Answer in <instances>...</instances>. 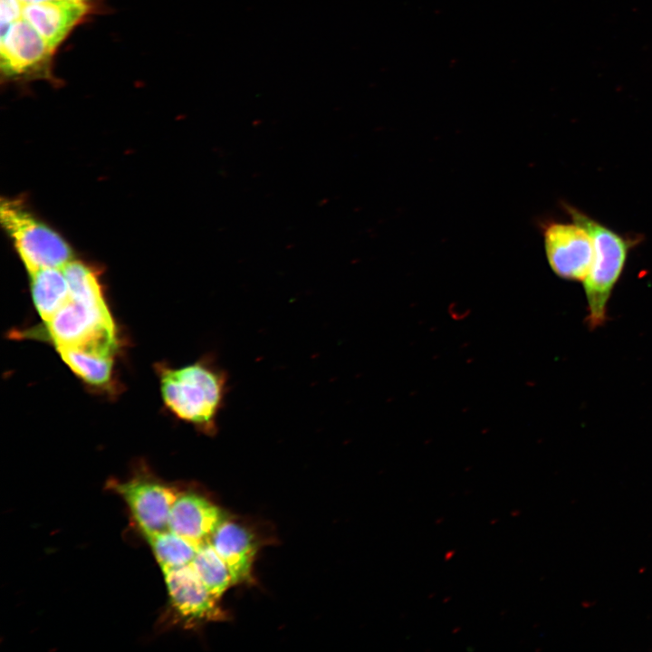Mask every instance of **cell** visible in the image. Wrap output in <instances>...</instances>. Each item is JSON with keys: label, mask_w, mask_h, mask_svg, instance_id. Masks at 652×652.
Wrapping results in <instances>:
<instances>
[{"label": "cell", "mask_w": 652, "mask_h": 652, "mask_svg": "<svg viewBox=\"0 0 652 652\" xmlns=\"http://www.w3.org/2000/svg\"><path fill=\"white\" fill-rule=\"evenodd\" d=\"M65 364L86 383L107 386L112 376L114 356L76 348H56Z\"/></svg>", "instance_id": "13"}, {"label": "cell", "mask_w": 652, "mask_h": 652, "mask_svg": "<svg viewBox=\"0 0 652 652\" xmlns=\"http://www.w3.org/2000/svg\"><path fill=\"white\" fill-rule=\"evenodd\" d=\"M21 0H0L1 26L8 25L23 17Z\"/></svg>", "instance_id": "16"}, {"label": "cell", "mask_w": 652, "mask_h": 652, "mask_svg": "<svg viewBox=\"0 0 652 652\" xmlns=\"http://www.w3.org/2000/svg\"><path fill=\"white\" fill-rule=\"evenodd\" d=\"M546 257L559 277L581 281L588 275L594 257V243L580 225L549 222L543 227Z\"/></svg>", "instance_id": "5"}, {"label": "cell", "mask_w": 652, "mask_h": 652, "mask_svg": "<svg viewBox=\"0 0 652 652\" xmlns=\"http://www.w3.org/2000/svg\"><path fill=\"white\" fill-rule=\"evenodd\" d=\"M160 391L167 408L206 435L217 431L228 390V375L212 355L180 368H160Z\"/></svg>", "instance_id": "1"}, {"label": "cell", "mask_w": 652, "mask_h": 652, "mask_svg": "<svg viewBox=\"0 0 652 652\" xmlns=\"http://www.w3.org/2000/svg\"><path fill=\"white\" fill-rule=\"evenodd\" d=\"M86 13V3L74 0L24 4L23 7V17L53 51Z\"/></svg>", "instance_id": "10"}, {"label": "cell", "mask_w": 652, "mask_h": 652, "mask_svg": "<svg viewBox=\"0 0 652 652\" xmlns=\"http://www.w3.org/2000/svg\"><path fill=\"white\" fill-rule=\"evenodd\" d=\"M224 520L222 511L203 496L181 494L172 505L168 530L200 546L210 541Z\"/></svg>", "instance_id": "9"}, {"label": "cell", "mask_w": 652, "mask_h": 652, "mask_svg": "<svg viewBox=\"0 0 652 652\" xmlns=\"http://www.w3.org/2000/svg\"><path fill=\"white\" fill-rule=\"evenodd\" d=\"M24 4H39L53 0H21Z\"/></svg>", "instance_id": "17"}, {"label": "cell", "mask_w": 652, "mask_h": 652, "mask_svg": "<svg viewBox=\"0 0 652 652\" xmlns=\"http://www.w3.org/2000/svg\"><path fill=\"white\" fill-rule=\"evenodd\" d=\"M191 566L206 588L217 599L233 585L226 564L209 542L200 545Z\"/></svg>", "instance_id": "15"}, {"label": "cell", "mask_w": 652, "mask_h": 652, "mask_svg": "<svg viewBox=\"0 0 652 652\" xmlns=\"http://www.w3.org/2000/svg\"><path fill=\"white\" fill-rule=\"evenodd\" d=\"M0 215L29 274L43 268L62 267L72 260V249L63 238L34 217L20 202H2Z\"/></svg>", "instance_id": "4"}, {"label": "cell", "mask_w": 652, "mask_h": 652, "mask_svg": "<svg viewBox=\"0 0 652 652\" xmlns=\"http://www.w3.org/2000/svg\"><path fill=\"white\" fill-rule=\"evenodd\" d=\"M146 538L162 570L191 564L200 547L170 530Z\"/></svg>", "instance_id": "14"}, {"label": "cell", "mask_w": 652, "mask_h": 652, "mask_svg": "<svg viewBox=\"0 0 652 652\" xmlns=\"http://www.w3.org/2000/svg\"><path fill=\"white\" fill-rule=\"evenodd\" d=\"M1 67L8 76L35 71L53 50L24 17L1 26Z\"/></svg>", "instance_id": "8"}, {"label": "cell", "mask_w": 652, "mask_h": 652, "mask_svg": "<svg viewBox=\"0 0 652 652\" xmlns=\"http://www.w3.org/2000/svg\"><path fill=\"white\" fill-rule=\"evenodd\" d=\"M74 1L82 2V3H86L87 0H74Z\"/></svg>", "instance_id": "18"}, {"label": "cell", "mask_w": 652, "mask_h": 652, "mask_svg": "<svg viewBox=\"0 0 652 652\" xmlns=\"http://www.w3.org/2000/svg\"><path fill=\"white\" fill-rule=\"evenodd\" d=\"M209 542L226 564L233 584L250 579L256 549L253 536L246 529L224 520Z\"/></svg>", "instance_id": "11"}, {"label": "cell", "mask_w": 652, "mask_h": 652, "mask_svg": "<svg viewBox=\"0 0 652 652\" xmlns=\"http://www.w3.org/2000/svg\"><path fill=\"white\" fill-rule=\"evenodd\" d=\"M172 609L188 622L224 618L215 598L191 566L162 570Z\"/></svg>", "instance_id": "7"}, {"label": "cell", "mask_w": 652, "mask_h": 652, "mask_svg": "<svg viewBox=\"0 0 652 652\" xmlns=\"http://www.w3.org/2000/svg\"><path fill=\"white\" fill-rule=\"evenodd\" d=\"M565 207L572 221L583 226L594 243L593 262L582 283L587 300V325L595 330L607 321L608 302L622 273L632 241L579 209L568 205Z\"/></svg>", "instance_id": "3"}, {"label": "cell", "mask_w": 652, "mask_h": 652, "mask_svg": "<svg viewBox=\"0 0 652 652\" xmlns=\"http://www.w3.org/2000/svg\"><path fill=\"white\" fill-rule=\"evenodd\" d=\"M112 485L145 536L168 530L171 508L179 494L173 487L153 478L138 477Z\"/></svg>", "instance_id": "6"}, {"label": "cell", "mask_w": 652, "mask_h": 652, "mask_svg": "<svg viewBox=\"0 0 652 652\" xmlns=\"http://www.w3.org/2000/svg\"><path fill=\"white\" fill-rule=\"evenodd\" d=\"M34 304L43 322L69 301L70 286L62 267L38 270L30 274Z\"/></svg>", "instance_id": "12"}, {"label": "cell", "mask_w": 652, "mask_h": 652, "mask_svg": "<svg viewBox=\"0 0 652 652\" xmlns=\"http://www.w3.org/2000/svg\"><path fill=\"white\" fill-rule=\"evenodd\" d=\"M69 301L44 322L55 348H76L115 355L118 348L114 321L101 284L71 291Z\"/></svg>", "instance_id": "2"}]
</instances>
